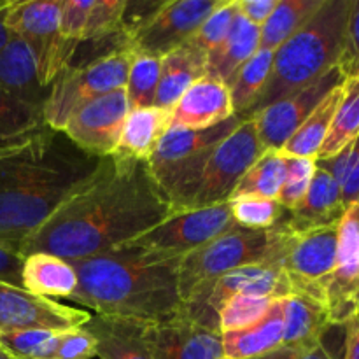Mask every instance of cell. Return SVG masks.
Listing matches in <instances>:
<instances>
[{
    "instance_id": "cell-1",
    "label": "cell",
    "mask_w": 359,
    "mask_h": 359,
    "mask_svg": "<svg viewBox=\"0 0 359 359\" xmlns=\"http://www.w3.org/2000/svg\"><path fill=\"white\" fill-rule=\"evenodd\" d=\"M172 216V207L146 161L109 156L21 248V256L48 252L90 258L112 251Z\"/></svg>"
},
{
    "instance_id": "cell-2",
    "label": "cell",
    "mask_w": 359,
    "mask_h": 359,
    "mask_svg": "<svg viewBox=\"0 0 359 359\" xmlns=\"http://www.w3.org/2000/svg\"><path fill=\"white\" fill-rule=\"evenodd\" d=\"M104 158L44 126L0 156V248L21 255L25 242L84 184Z\"/></svg>"
},
{
    "instance_id": "cell-3",
    "label": "cell",
    "mask_w": 359,
    "mask_h": 359,
    "mask_svg": "<svg viewBox=\"0 0 359 359\" xmlns=\"http://www.w3.org/2000/svg\"><path fill=\"white\" fill-rule=\"evenodd\" d=\"M181 258L135 249H112L74 259L77 287L69 300L97 316L158 323L182 311L177 270Z\"/></svg>"
},
{
    "instance_id": "cell-4",
    "label": "cell",
    "mask_w": 359,
    "mask_h": 359,
    "mask_svg": "<svg viewBox=\"0 0 359 359\" xmlns=\"http://www.w3.org/2000/svg\"><path fill=\"white\" fill-rule=\"evenodd\" d=\"M351 7L353 0H325L318 13L273 53L269 84L251 116L311 86L339 67Z\"/></svg>"
},
{
    "instance_id": "cell-5",
    "label": "cell",
    "mask_w": 359,
    "mask_h": 359,
    "mask_svg": "<svg viewBox=\"0 0 359 359\" xmlns=\"http://www.w3.org/2000/svg\"><path fill=\"white\" fill-rule=\"evenodd\" d=\"M249 116H231L219 125L202 130L170 126L147 161L153 177L168 198L172 214L186 212L210 153Z\"/></svg>"
},
{
    "instance_id": "cell-6",
    "label": "cell",
    "mask_w": 359,
    "mask_h": 359,
    "mask_svg": "<svg viewBox=\"0 0 359 359\" xmlns=\"http://www.w3.org/2000/svg\"><path fill=\"white\" fill-rule=\"evenodd\" d=\"M255 263L272 265V228L265 231L230 228L181 258L177 280L182 304L209 290L224 273Z\"/></svg>"
},
{
    "instance_id": "cell-7",
    "label": "cell",
    "mask_w": 359,
    "mask_h": 359,
    "mask_svg": "<svg viewBox=\"0 0 359 359\" xmlns=\"http://www.w3.org/2000/svg\"><path fill=\"white\" fill-rule=\"evenodd\" d=\"M272 233V262L286 272L293 290L326 302V286L335 269L339 224L294 231L283 217Z\"/></svg>"
},
{
    "instance_id": "cell-8",
    "label": "cell",
    "mask_w": 359,
    "mask_h": 359,
    "mask_svg": "<svg viewBox=\"0 0 359 359\" xmlns=\"http://www.w3.org/2000/svg\"><path fill=\"white\" fill-rule=\"evenodd\" d=\"M132 51L118 49L97 60L70 65L53 83L51 93L42 109L44 125L62 132L63 126L88 102L125 88Z\"/></svg>"
},
{
    "instance_id": "cell-9",
    "label": "cell",
    "mask_w": 359,
    "mask_h": 359,
    "mask_svg": "<svg viewBox=\"0 0 359 359\" xmlns=\"http://www.w3.org/2000/svg\"><path fill=\"white\" fill-rule=\"evenodd\" d=\"M62 6L63 0H14L6 18L7 30L28 46L39 79L48 88L69 69L79 46L60 32Z\"/></svg>"
},
{
    "instance_id": "cell-10",
    "label": "cell",
    "mask_w": 359,
    "mask_h": 359,
    "mask_svg": "<svg viewBox=\"0 0 359 359\" xmlns=\"http://www.w3.org/2000/svg\"><path fill=\"white\" fill-rule=\"evenodd\" d=\"M233 226L230 203L224 202L172 214L149 231L116 249H135L168 258H182Z\"/></svg>"
},
{
    "instance_id": "cell-11",
    "label": "cell",
    "mask_w": 359,
    "mask_h": 359,
    "mask_svg": "<svg viewBox=\"0 0 359 359\" xmlns=\"http://www.w3.org/2000/svg\"><path fill=\"white\" fill-rule=\"evenodd\" d=\"M263 153L265 151L259 144L255 119L249 116L235 132L214 147L186 210L228 202L245 172Z\"/></svg>"
},
{
    "instance_id": "cell-12",
    "label": "cell",
    "mask_w": 359,
    "mask_h": 359,
    "mask_svg": "<svg viewBox=\"0 0 359 359\" xmlns=\"http://www.w3.org/2000/svg\"><path fill=\"white\" fill-rule=\"evenodd\" d=\"M294 293L293 284L279 265L255 263L224 273L209 290L182 304V312L195 321L219 330L217 312L226 300L238 294L284 300Z\"/></svg>"
},
{
    "instance_id": "cell-13",
    "label": "cell",
    "mask_w": 359,
    "mask_h": 359,
    "mask_svg": "<svg viewBox=\"0 0 359 359\" xmlns=\"http://www.w3.org/2000/svg\"><path fill=\"white\" fill-rule=\"evenodd\" d=\"M219 0H165L153 18L128 41L133 53L163 58L188 44Z\"/></svg>"
},
{
    "instance_id": "cell-14",
    "label": "cell",
    "mask_w": 359,
    "mask_h": 359,
    "mask_svg": "<svg viewBox=\"0 0 359 359\" xmlns=\"http://www.w3.org/2000/svg\"><path fill=\"white\" fill-rule=\"evenodd\" d=\"M90 319L91 314L83 309L67 307L25 287L0 283V333L21 330L70 332L83 328Z\"/></svg>"
},
{
    "instance_id": "cell-15",
    "label": "cell",
    "mask_w": 359,
    "mask_h": 359,
    "mask_svg": "<svg viewBox=\"0 0 359 359\" xmlns=\"http://www.w3.org/2000/svg\"><path fill=\"white\" fill-rule=\"evenodd\" d=\"M128 112V98L121 88L83 105L70 116L62 132L90 156L109 158L114 154Z\"/></svg>"
},
{
    "instance_id": "cell-16",
    "label": "cell",
    "mask_w": 359,
    "mask_h": 359,
    "mask_svg": "<svg viewBox=\"0 0 359 359\" xmlns=\"http://www.w3.org/2000/svg\"><path fill=\"white\" fill-rule=\"evenodd\" d=\"M344 81L346 77L340 72L339 67H335L332 72H328L311 86L255 112L252 119H255L256 133H258L263 151L283 149L284 144L304 125V121L318 107L319 102Z\"/></svg>"
},
{
    "instance_id": "cell-17",
    "label": "cell",
    "mask_w": 359,
    "mask_h": 359,
    "mask_svg": "<svg viewBox=\"0 0 359 359\" xmlns=\"http://www.w3.org/2000/svg\"><path fill=\"white\" fill-rule=\"evenodd\" d=\"M326 305L333 326H346L359 316V203L346 209L339 224L335 269L326 286Z\"/></svg>"
},
{
    "instance_id": "cell-18",
    "label": "cell",
    "mask_w": 359,
    "mask_h": 359,
    "mask_svg": "<svg viewBox=\"0 0 359 359\" xmlns=\"http://www.w3.org/2000/svg\"><path fill=\"white\" fill-rule=\"evenodd\" d=\"M146 339L153 359H224L219 330L182 311L170 319L149 323Z\"/></svg>"
},
{
    "instance_id": "cell-19",
    "label": "cell",
    "mask_w": 359,
    "mask_h": 359,
    "mask_svg": "<svg viewBox=\"0 0 359 359\" xmlns=\"http://www.w3.org/2000/svg\"><path fill=\"white\" fill-rule=\"evenodd\" d=\"M233 114L230 88L226 83L203 76L184 91L172 109L174 128L202 130L230 119Z\"/></svg>"
},
{
    "instance_id": "cell-20",
    "label": "cell",
    "mask_w": 359,
    "mask_h": 359,
    "mask_svg": "<svg viewBox=\"0 0 359 359\" xmlns=\"http://www.w3.org/2000/svg\"><path fill=\"white\" fill-rule=\"evenodd\" d=\"M51 88L39 79L37 65L28 46L20 37L11 35L0 49V90L20 104L42 112Z\"/></svg>"
},
{
    "instance_id": "cell-21",
    "label": "cell",
    "mask_w": 359,
    "mask_h": 359,
    "mask_svg": "<svg viewBox=\"0 0 359 359\" xmlns=\"http://www.w3.org/2000/svg\"><path fill=\"white\" fill-rule=\"evenodd\" d=\"M346 209L339 182L316 161V172L307 195L293 210H286L284 219L294 231L316 230L340 224Z\"/></svg>"
},
{
    "instance_id": "cell-22",
    "label": "cell",
    "mask_w": 359,
    "mask_h": 359,
    "mask_svg": "<svg viewBox=\"0 0 359 359\" xmlns=\"http://www.w3.org/2000/svg\"><path fill=\"white\" fill-rule=\"evenodd\" d=\"M280 304L284 314V347L287 349L305 353L319 346L328 330L333 328L325 300L294 291Z\"/></svg>"
},
{
    "instance_id": "cell-23",
    "label": "cell",
    "mask_w": 359,
    "mask_h": 359,
    "mask_svg": "<svg viewBox=\"0 0 359 359\" xmlns=\"http://www.w3.org/2000/svg\"><path fill=\"white\" fill-rule=\"evenodd\" d=\"M147 325L149 323L95 314L84 328L97 340V358L153 359L146 339Z\"/></svg>"
},
{
    "instance_id": "cell-24",
    "label": "cell",
    "mask_w": 359,
    "mask_h": 359,
    "mask_svg": "<svg viewBox=\"0 0 359 359\" xmlns=\"http://www.w3.org/2000/svg\"><path fill=\"white\" fill-rule=\"evenodd\" d=\"M172 125V111L153 105L130 111L112 156L149 161Z\"/></svg>"
},
{
    "instance_id": "cell-25",
    "label": "cell",
    "mask_w": 359,
    "mask_h": 359,
    "mask_svg": "<svg viewBox=\"0 0 359 359\" xmlns=\"http://www.w3.org/2000/svg\"><path fill=\"white\" fill-rule=\"evenodd\" d=\"M224 359H259L284 347V314L280 300L256 325L221 333Z\"/></svg>"
},
{
    "instance_id": "cell-26",
    "label": "cell",
    "mask_w": 359,
    "mask_h": 359,
    "mask_svg": "<svg viewBox=\"0 0 359 359\" xmlns=\"http://www.w3.org/2000/svg\"><path fill=\"white\" fill-rule=\"evenodd\" d=\"M207 76V56L193 46L184 44L161 58L160 83H158L154 105L161 109H174L184 91Z\"/></svg>"
},
{
    "instance_id": "cell-27",
    "label": "cell",
    "mask_w": 359,
    "mask_h": 359,
    "mask_svg": "<svg viewBox=\"0 0 359 359\" xmlns=\"http://www.w3.org/2000/svg\"><path fill=\"white\" fill-rule=\"evenodd\" d=\"M23 258L21 284L25 290L51 300L72 297L77 287V273L70 262L48 252H32Z\"/></svg>"
},
{
    "instance_id": "cell-28",
    "label": "cell",
    "mask_w": 359,
    "mask_h": 359,
    "mask_svg": "<svg viewBox=\"0 0 359 359\" xmlns=\"http://www.w3.org/2000/svg\"><path fill=\"white\" fill-rule=\"evenodd\" d=\"M259 37L262 28L237 14L223 44L207 56V76L226 84L230 83L238 69L256 55L259 49Z\"/></svg>"
},
{
    "instance_id": "cell-29",
    "label": "cell",
    "mask_w": 359,
    "mask_h": 359,
    "mask_svg": "<svg viewBox=\"0 0 359 359\" xmlns=\"http://www.w3.org/2000/svg\"><path fill=\"white\" fill-rule=\"evenodd\" d=\"M346 83V81H344ZM344 83L333 88L321 102L318 107L312 111L304 121V125L290 137L280 153L284 156H293V158H312L318 160L319 149H321L323 142L328 137L330 128H332L333 118H335L339 105L344 98Z\"/></svg>"
},
{
    "instance_id": "cell-30",
    "label": "cell",
    "mask_w": 359,
    "mask_h": 359,
    "mask_svg": "<svg viewBox=\"0 0 359 359\" xmlns=\"http://www.w3.org/2000/svg\"><path fill=\"white\" fill-rule=\"evenodd\" d=\"M273 65V51L258 49L249 62L238 69L233 79L228 83L230 88L233 114L251 116L259 97L269 84Z\"/></svg>"
},
{
    "instance_id": "cell-31",
    "label": "cell",
    "mask_w": 359,
    "mask_h": 359,
    "mask_svg": "<svg viewBox=\"0 0 359 359\" xmlns=\"http://www.w3.org/2000/svg\"><path fill=\"white\" fill-rule=\"evenodd\" d=\"M325 0H279L262 27L259 49L276 53L319 11Z\"/></svg>"
},
{
    "instance_id": "cell-32",
    "label": "cell",
    "mask_w": 359,
    "mask_h": 359,
    "mask_svg": "<svg viewBox=\"0 0 359 359\" xmlns=\"http://www.w3.org/2000/svg\"><path fill=\"white\" fill-rule=\"evenodd\" d=\"M284 175H286V156L280 151H265L245 172L244 177L231 193L230 200L241 198V196L277 200L283 188Z\"/></svg>"
},
{
    "instance_id": "cell-33",
    "label": "cell",
    "mask_w": 359,
    "mask_h": 359,
    "mask_svg": "<svg viewBox=\"0 0 359 359\" xmlns=\"http://www.w3.org/2000/svg\"><path fill=\"white\" fill-rule=\"evenodd\" d=\"M359 133V77L346 79L344 98L339 105L328 137L319 149L318 160H330L346 149Z\"/></svg>"
},
{
    "instance_id": "cell-34",
    "label": "cell",
    "mask_w": 359,
    "mask_h": 359,
    "mask_svg": "<svg viewBox=\"0 0 359 359\" xmlns=\"http://www.w3.org/2000/svg\"><path fill=\"white\" fill-rule=\"evenodd\" d=\"M160 69L161 58L132 51L128 79L125 84L130 111L153 107L156 100L158 83H160Z\"/></svg>"
},
{
    "instance_id": "cell-35",
    "label": "cell",
    "mask_w": 359,
    "mask_h": 359,
    "mask_svg": "<svg viewBox=\"0 0 359 359\" xmlns=\"http://www.w3.org/2000/svg\"><path fill=\"white\" fill-rule=\"evenodd\" d=\"M62 333L48 330L0 333V349L14 359H56Z\"/></svg>"
},
{
    "instance_id": "cell-36",
    "label": "cell",
    "mask_w": 359,
    "mask_h": 359,
    "mask_svg": "<svg viewBox=\"0 0 359 359\" xmlns=\"http://www.w3.org/2000/svg\"><path fill=\"white\" fill-rule=\"evenodd\" d=\"M233 224L244 230L265 231L276 226L286 216V209L277 200L259 196H241L230 200Z\"/></svg>"
},
{
    "instance_id": "cell-37",
    "label": "cell",
    "mask_w": 359,
    "mask_h": 359,
    "mask_svg": "<svg viewBox=\"0 0 359 359\" xmlns=\"http://www.w3.org/2000/svg\"><path fill=\"white\" fill-rule=\"evenodd\" d=\"M270 298L262 297H248V294H238V297H231L223 304V307L217 312V325H219V332H238V330H245L249 326L256 325L259 319L266 316L270 307L273 305Z\"/></svg>"
},
{
    "instance_id": "cell-38",
    "label": "cell",
    "mask_w": 359,
    "mask_h": 359,
    "mask_svg": "<svg viewBox=\"0 0 359 359\" xmlns=\"http://www.w3.org/2000/svg\"><path fill=\"white\" fill-rule=\"evenodd\" d=\"M42 112L20 104L0 90V140H21L44 128Z\"/></svg>"
},
{
    "instance_id": "cell-39",
    "label": "cell",
    "mask_w": 359,
    "mask_h": 359,
    "mask_svg": "<svg viewBox=\"0 0 359 359\" xmlns=\"http://www.w3.org/2000/svg\"><path fill=\"white\" fill-rule=\"evenodd\" d=\"M237 14V0H219L212 13L209 14V18L203 21L202 27L196 30V34L193 35L188 44L193 46L202 55L209 56L228 37Z\"/></svg>"
},
{
    "instance_id": "cell-40",
    "label": "cell",
    "mask_w": 359,
    "mask_h": 359,
    "mask_svg": "<svg viewBox=\"0 0 359 359\" xmlns=\"http://www.w3.org/2000/svg\"><path fill=\"white\" fill-rule=\"evenodd\" d=\"M339 182L344 205L359 203V133L356 139L330 160H316Z\"/></svg>"
},
{
    "instance_id": "cell-41",
    "label": "cell",
    "mask_w": 359,
    "mask_h": 359,
    "mask_svg": "<svg viewBox=\"0 0 359 359\" xmlns=\"http://www.w3.org/2000/svg\"><path fill=\"white\" fill-rule=\"evenodd\" d=\"M125 7L126 0H95L88 13L86 28L81 42L104 41V39L123 35L121 27Z\"/></svg>"
},
{
    "instance_id": "cell-42",
    "label": "cell",
    "mask_w": 359,
    "mask_h": 359,
    "mask_svg": "<svg viewBox=\"0 0 359 359\" xmlns=\"http://www.w3.org/2000/svg\"><path fill=\"white\" fill-rule=\"evenodd\" d=\"M316 172V160L312 158L286 156V175L277 202L286 210H293L305 198Z\"/></svg>"
},
{
    "instance_id": "cell-43",
    "label": "cell",
    "mask_w": 359,
    "mask_h": 359,
    "mask_svg": "<svg viewBox=\"0 0 359 359\" xmlns=\"http://www.w3.org/2000/svg\"><path fill=\"white\" fill-rule=\"evenodd\" d=\"M91 4V0H63L60 14V32L63 39L81 44Z\"/></svg>"
},
{
    "instance_id": "cell-44",
    "label": "cell",
    "mask_w": 359,
    "mask_h": 359,
    "mask_svg": "<svg viewBox=\"0 0 359 359\" xmlns=\"http://www.w3.org/2000/svg\"><path fill=\"white\" fill-rule=\"evenodd\" d=\"M340 72L346 79L359 77V0H353L346 32V46L339 62Z\"/></svg>"
},
{
    "instance_id": "cell-45",
    "label": "cell",
    "mask_w": 359,
    "mask_h": 359,
    "mask_svg": "<svg viewBox=\"0 0 359 359\" xmlns=\"http://www.w3.org/2000/svg\"><path fill=\"white\" fill-rule=\"evenodd\" d=\"M97 356V340L86 328L70 330L60 335L56 359H93Z\"/></svg>"
},
{
    "instance_id": "cell-46",
    "label": "cell",
    "mask_w": 359,
    "mask_h": 359,
    "mask_svg": "<svg viewBox=\"0 0 359 359\" xmlns=\"http://www.w3.org/2000/svg\"><path fill=\"white\" fill-rule=\"evenodd\" d=\"M279 0H237V9L242 18L262 28L277 7Z\"/></svg>"
},
{
    "instance_id": "cell-47",
    "label": "cell",
    "mask_w": 359,
    "mask_h": 359,
    "mask_svg": "<svg viewBox=\"0 0 359 359\" xmlns=\"http://www.w3.org/2000/svg\"><path fill=\"white\" fill-rule=\"evenodd\" d=\"M23 259V256L18 255V252L0 248V283L23 287V284H21Z\"/></svg>"
},
{
    "instance_id": "cell-48",
    "label": "cell",
    "mask_w": 359,
    "mask_h": 359,
    "mask_svg": "<svg viewBox=\"0 0 359 359\" xmlns=\"http://www.w3.org/2000/svg\"><path fill=\"white\" fill-rule=\"evenodd\" d=\"M344 359H359V316L346 325V353Z\"/></svg>"
},
{
    "instance_id": "cell-49",
    "label": "cell",
    "mask_w": 359,
    "mask_h": 359,
    "mask_svg": "<svg viewBox=\"0 0 359 359\" xmlns=\"http://www.w3.org/2000/svg\"><path fill=\"white\" fill-rule=\"evenodd\" d=\"M14 0H0V49L7 44V41L11 39V32L6 27V18L9 9L13 7Z\"/></svg>"
},
{
    "instance_id": "cell-50",
    "label": "cell",
    "mask_w": 359,
    "mask_h": 359,
    "mask_svg": "<svg viewBox=\"0 0 359 359\" xmlns=\"http://www.w3.org/2000/svg\"><path fill=\"white\" fill-rule=\"evenodd\" d=\"M298 359H337V358L330 353V349L325 346V342H321L319 346L312 347V349L305 351V353H298Z\"/></svg>"
},
{
    "instance_id": "cell-51",
    "label": "cell",
    "mask_w": 359,
    "mask_h": 359,
    "mask_svg": "<svg viewBox=\"0 0 359 359\" xmlns=\"http://www.w3.org/2000/svg\"><path fill=\"white\" fill-rule=\"evenodd\" d=\"M259 359H298V353L297 351L287 349V347H280V349L276 351V353L269 354V356H263Z\"/></svg>"
},
{
    "instance_id": "cell-52",
    "label": "cell",
    "mask_w": 359,
    "mask_h": 359,
    "mask_svg": "<svg viewBox=\"0 0 359 359\" xmlns=\"http://www.w3.org/2000/svg\"><path fill=\"white\" fill-rule=\"evenodd\" d=\"M37 132H39V130H37ZM32 135H34V133H32ZM32 135H28V137H32ZM28 137H27V139H28ZM27 139H21V140H0V156H2V154H6V153H9V151H13L14 147H18V146H20V144H23Z\"/></svg>"
},
{
    "instance_id": "cell-53",
    "label": "cell",
    "mask_w": 359,
    "mask_h": 359,
    "mask_svg": "<svg viewBox=\"0 0 359 359\" xmlns=\"http://www.w3.org/2000/svg\"><path fill=\"white\" fill-rule=\"evenodd\" d=\"M0 359H14V358H11L9 354H7V353H4V351L0 349Z\"/></svg>"
}]
</instances>
